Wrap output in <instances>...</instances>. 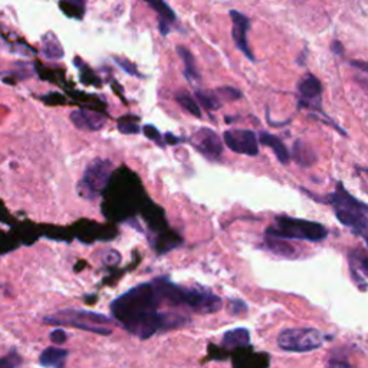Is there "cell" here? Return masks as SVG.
I'll return each mask as SVG.
<instances>
[{"label": "cell", "mask_w": 368, "mask_h": 368, "mask_svg": "<svg viewBox=\"0 0 368 368\" xmlns=\"http://www.w3.org/2000/svg\"><path fill=\"white\" fill-rule=\"evenodd\" d=\"M191 146L204 157L210 160H219L223 152V143L219 135L210 128H200L191 135Z\"/></svg>", "instance_id": "9"}, {"label": "cell", "mask_w": 368, "mask_h": 368, "mask_svg": "<svg viewBox=\"0 0 368 368\" xmlns=\"http://www.w3.org/2000/svg\"><path fill=\"white\" fill-rule=\"evenodd\" d=\"M258 140H259L261 144H263V146H266V147H270V148H272V151L275 152L277 159H278L282 164L289 163V159H290L289 151H288L286 146L282 143L281 139L275 137V135L269 134V132H261Z\"/></svg>", "instance_id": "14"}, {"label": "cell", "mask_w": 368, "mask_h": 368, "mask_svg": "<svg viewBox=\"0 0 368 368\" xmlns=\"http://www.w3.org/2000/svg\"><path fill=\"white\" fill-rule=\"evenodd\" d=\"M294 157L298 161V164L308 167L315 161V154L309 148L304 141H297L294 146Z\"/></svg>", "instance_id": "19"}, {"label": "cell", "mask_w": 368, "mask_h": 368, "mask_svg": "<svg viewBox=\"0 0 368 368\" xmlns=\"http://www.w3.org/2000/svg\"><path fill=\"white\" fill-rule=\"evenodd\" d=\"M250 335L249 331L245 328H236L227 331L223 335V347L229 350H235V348H246L249 347Z\"/></svg>", "instance_id": "16"}, {"label": "cell", "mask_w": 368, "mask_h": 368, "mask_svg": "<svg viewBox=\"0 0 368 368\" xmlns=\"http://www.w3.org/2000/svg\"><path fill=\"white\" fill-rule=\"evenodd\" d=\"M42 44H44V53L46 58H49V60H61L64 56V49L60 41H58V37L52 32L44 36Z\"/></svg>", "instance_id": "17"}, {"label": "cell", "mask_w": 368, "mask_h": 368, "mask_svg": "<svg viewBox=\"0 0 368 368\" xmlns=\"http://www.w3.org/2000/svg\"><path fill=\"white\" fill-rule=\"evenodd\" d=\"M51 341L56 345H62L68 340V334L64 331V329H55V331L51 333Z\"/></svg>", "instance_id": "27"}, {"label": "cell", "mask_w": 368, "mask_h": 368, "mask_svg": "<svg viewBox=\"0 0 368 368\" xmlns=\"http://www.w3.org/2000/svg\"><path fill=\"white\" fill-rule=\"evenodd\" d=\"M334 207L335 216L338 220L348 226L353 227L361 236L368 240V206L353 198L350 193L344 190L341 184H338L337 191L328 195L324 200Z\"/></svg>", "instance_id": "3"}, {"label": "cell", "mask_w": 368, "mask_h": 368, "mask_svg": "<svg viewBox=\"0 0 368 368\" xmlns=\"http://www.w3.org/2000/svg\"><path fill=\"white\" fill-rule=\"evenodd\" d=\"M163 304L156 282L140 283L111 304V311L127 331L141 340H147L156 333L179 328L189 319L176 313H159Z\"/></svg>", "instance_id": "1"}, {"label": "cell", "mask_w": 368, "mask_h": 368, "mask_svg": "<svg viewBox=\"0 0 368 368\" xmlns=\"http://www.w3.org/2000/svg\"><path fill=\"white\" fill-rule=\"evenodd\" d=\"M117 62H119V65H120V67H123V68H124V69H125L128 73H131V75H135V76H140V75H139V72L135 71V69H134V67H132V65H130L128 62H125V61H123V60H117Z\"/></svg>", "instance_id": "30"}, {"label": "cell", "mask_w": 368, "mask_h": 368, "mask_svg": "<svg viewBox=\"0 0 368 368\" xmlns=\"http://www.w3.org/2000/svg\"><path fill=\"white\" fill-rule=\"evenodd\" d=\"M176 100L177 103L191 115H195V117H202V111H200V107L199 104L196 103V100L193 98V96L187 92H179L176 95Z\"/></svg>", "instance_id": "21"}, {"label": "cell", "mask_w": 368, "mask_h": 368, "mask_svg": "<svg viewBox=\"0 0 368 368\" xmlns=\"http://www.w3.org/2000/svg\"><path fill=\"white\" fill-rule=\"evenodd\" d=\"M351 65L356 67L357 69H361L364 72H368V62H362V61H351Z\"/></svg>", "instance_id": "31"}, {"label": "cell", "mask_w": 368, "mask_h": 368, "mask_svg": "<svg viewBox=\"0 0 368 368\" xmlns=\"http://www.w3.org/2000/svg\"><path fill=\"white\" fill-rule=\"evenodd\" d=\"M159 15V24L160 30L163 35H167L170 32V25L176 21V13H174L164 0H144Z\"/></svg>", "instance_id": "13"}, {"label": "cell", "mask_w": 368, "mask_h": 368, "mask_svg": "<svg viewBox=\"0 0 368 368\" xmlns=\"http://www.w3.org/2000/svg\"><path fill=\"white\" fill-rule=\"evenodd\" d=\"M351 258L354 259L353 263H356V266H358L360 269L364 270V274L368 275V256L364 255V252H356V254L351 255Z\"/></svg>", "instance_id": "26"}, {"label": "cell", "mask_w": 368, "mask_h": 368, "mask_svg": "<svg viewBox=\"0 0 368 368\" xmlns=\"http://www.w3.org/2000/svg\"><path fill=\"white\" fill-rule=\"evenodd\" d=\"M119 130L121 132H124V134H137V132H140V127L137 124H134V123H127V124L121 123L119 125Z\"/></svg>", "instance_id": "29"}, {"label": "cell", "mask_w": 368, "mask_h": 368, "mask_svg": "<svg viewBox=\"0 0 368 368\" xmlns=\"http://www.w3.org/2000/svg\"><path fill=\"white\" fill-rule=\"evenodd\" d=\"M325 335L315 328H288L278 337L281 350L289 353H309L321 348Z\"/></svg>", "instance_id": "6"}, {"label": "cell", "mask_w": 368, "mask_h": 368, "mask_svg": "<svg viewBox=\"0 0 368 368\" xmlns=\"http://www.w3.org/2000/svg\"><path fill=\"white\" fill-rule=\"evenodd\" d=\"M44 322L53 325H68L100 335H109L111 328L107 325L111 324L112 319L107 315L84 311V309H65V311H60L55 315L45 317Z\"/></svg>", "instance_id": "5"}, {"label": "cell", "mask_w": 368, "mask_h": 368, "mask_svg": "<svg viewBox=\"0 0 368 368\" xmlns=\"http://www.w3.org/2000/svg\"><path fill=\"white\" fill-rule=\"evenodd\" d=\"M223 140L226 146L238 154L243 156H258L259 144L258 137L254 131L250 130H229L223 134Z\"/></svg>", "instance_id": "8"}, {"label": "cell", "mask_w": 368, "mask_h": 368, "mask_svg": "<svg viewBox=\"0 0 368 368\" xmlns=\"http://www.w3.org/2000/svg\"><path fill=\"white\" fill-rule=\"evenodd\" d=\"M268 238V247L275 252L278 255H283V256H290L292 254H295L294 247L288 245L286 242H282L281 238H274V236H266Z\"/></svg>", "instance_id": "22"}, {"label": "cell", "mask_w": 368, "mask_h": 368, "mask_svg": "<svg viewBox=\"0 0 368 368\" xmlns=\"http://www.w3.org/2000/svg\"><path fill=\"white\" fill-rule=\"evenodd\" d=\"M68 356H69V351L65 350V348L48 347L46 350L41 354L40 362L44 367H56V368H61V367L65 365Z\"/></svg>", "instance_id": "15"}, {"label": "cell", "mask_w": 368, "mask_h": 368, "mask_svg": "<svg viewBox=\"0 0 368 368\" xmlns=\"http://www.w3.org/2000/svg\"><path fill=\"white\" fill-rule=\"evenodd\" d=\"M231 24H234V29H231V36H234V41L240 52H243L250 61H255V56L252 53L249 45H247V30L250 28V21L249 17H246L243 13L238 10L230 12Z\"/></svg>", "instance_id": "10"}, {"label": "cell", "mask_w": 368, "mask_h": 368, "mask_svg": "<svg viewBox=\"0 0 368 368\" xmlns=\"http://www.w3.org/2000/svg\"><path fill=\"white\" fill-rule=\"evenodd\" d=\"M71 121L76 128L84 130V131H98L107 123L104 115L92 112V111H87V109L73 111L71 114Z\"/></svg>", "instance_id": "12"}, {"label": "cell", "mask_w": 368, "mask_h": 368, "mask_svg": "<svg viewBox=\"0 0 368 368\" xmlns=\"http://www.w3.org/2000/svg\"><path fill=\"white\" fill-rule=\"evenodd\" d=\"M177 53L182 58V61L184 62V73L187 76V80H190V81L200 80V75H199L198 68H196L195 58H193L190 51L186 49L184 46H179L177 48Z\"/></svg>", "instance_id": "18"}, {"label": "cell", "mask_w": 368, "mask_h": 368, "mask_svg": "<svg viewBox=\"0 0 368 368\" xmlns=\"http://www.w3.org/2000/svg\"><path fill=\"white\" fill-rule=\"evenodd\" d=\"M331 48H333V51H334L337 55H342V53H344V48H342V45H341L338 41H334L333 45H331Z\"/></svg>", "instance_id": "32"}, {"label": "cell", "mask_w": 368, "mask_h": 368, "mask_svg": "<svg viewBox=\"0 0 368 368\" xmlns=\"http://www.w3.org/2000/svg\"><path fill=\"white\" fill-rule=\"evenodd\" d=\"M229 309H230V314L231 315H238L240 313H243L246 309V305L240 301V299H231L230 301V305H229Z\"/></svg>", "instance_id": "28"}, {"label": "cell", "mask_w": 368, "mask_h": 368, "mask_svg": "<svg viewBox=\"0 0 368 368\" xmlns=\"http://www.w3.org/2000/svg\"><path fill=\"white\" fill-rule=\"evenodd\" d=\"M216 92L219 94L220 100H226V101H236L239 100L242 94L239 89L236 88H231V87H223V88H219L216 89Z\"/></svg>", "instance_id": "23"}, {"label": "cell", "mask_w": 368, "mask_h": 368, "mask_svg": "<svg viewBox=\"0 0 368 368\" xmlns=\"http://www.w3.org/2000/svg\"><path fill=\"white\" fill-rule=\"evenodd\" d=\"M266 236L306 242H322L328 236V230L311 220L295 219L289 216H278L274 223L266 229Z\"/></svg>", "instance_id": "4"}, {"label": "cell", "mask_w": 368, "mask_h": 368, "mask_svg": "<svg viewBox=\"0 0 368 368\" xmlns=\"http://www.w3.org/2000/svg\"><path fill=\"white\" fill-rule=\"evenodd\" d=\"M196 96H198L199 103L209 111L219 109L222 107V100H220V96H219V94L216 91H211V92L198 91Z\"/></svg>", "instance_id": "20"}, {"label": "cell", "mask_w": 368, "mask_h": 368, "mask_svg": "<svg viewBox=\"0 0 368 368\" xmlns=\"http://www.w3.org/2000/svg\"><path fill=\"white\" fill-rule=\"evenodd\" d=\"M143 131H144V134L147 135V137L151 140V141H154V143H157L159 146H164V141H163V137H161V134L159 132V130L156 128V127H154V125H146L144 128H143Z\"/></svg>", "instance_id": "25"}, {"label": "cell", "mask_w": 368, "mask_h": 368, "mask_svg": "<svg viewBox=\"0 0 368 368\" xmlns=\"http://www.w3.org/2000/svg\"><path fill=\"white\" fill-rule=\"evenodd\" d=\"M114 166L107 159H95L92 160L84 173V177L80 182L78 193L81 198L92 200L105 189Z\"/></svg>", "instance_id": "7"}, {"label": "cell", "mask_w": 368, "mask_h": 368, "mask_svg": "<svg viewBox=\"0 0 368 368\" xmlns=\"http://www.w3.org/2000/svg\"><path fill=\"white\" fill-rule=\"evenodd\" d=\"M159 286L163 302L186 308L198 314H213L222 308V299L211 290L204 288H184L173 283L168 278H157L154 281Z\"/></svg>", "instance_id": "2"}, {"label": "cell", "mask_w": 368, "mask_h": 368, "mask_svg": "<svg viewBox=\"0 0 368 368\" xmlns=\"http://www.w3.org/2000/svg\"><path fill=\"white\" fill-rule=\"evenodd\" d=\"M298 91L301 95V104L319 108L321 96H322V85L315 75L313 73L304 75L298 84Z\"/></svg>", "instance_id": "11"}, {"label": "cell", "mask_w": 368, "mask_h": 368, "mask_svg": "<svg viewBox=\"0 0 368 368\" xmlns=\"http://www.w3.org/2000/svg\"><path fill=\"white\" fill-rule=\"evenodd\" d=\"M367 177H368V170H367Z\"/></svg>", "instance_id": "33"}, {"label": "cell", "mask_w": 368, "mask_h": 368, "mask_svg": "<svg viewBox=\"0 0 368 368\" xmlns=\"http://www.w3.org/2000/svg\"><path fill=\"white\" fill-rule=\"evenodd\" d=\"M19 365H22V358L16 353H12L6 357H0V368H13Z\"/></svg>", "instance_id": "24"}]
</instances>
